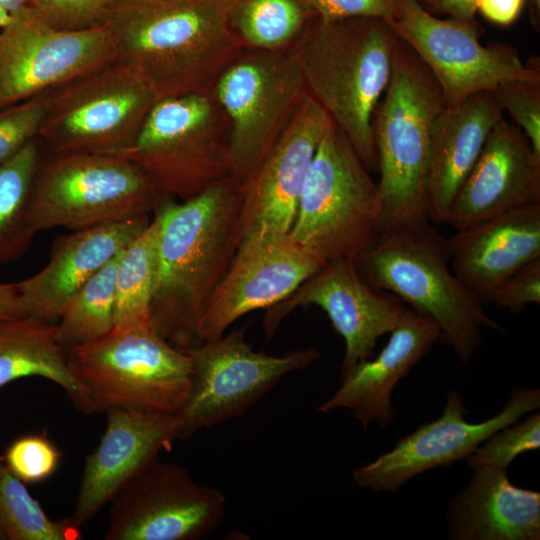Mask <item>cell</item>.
Instances as JSON below:
<instances>
[{
	"instance_id": "60d3db41",
	"label": "cell",
	"mask_w": 540,
	"mask_h": 540,
	"mask_svg": "<svg viewBox=\"0 0 540 540\" xmlns=\"http://www.w3.org/2000/svg\"><path fill=\"white\" fill-rule=\"evenodd\" d=\"M26 315L15 284L0 282V319Z\"/></svg>"
},
{
	"instance_id": "52a82bcc",
	"label": "cell",
	"mask_w": 540,
	"mask_h": 540,
	"mask_svg": "<svg viewBox=\"0 0 540 540\" xmlns=\"http://www.w3.org/2000/svg\"><path fill=\"white\" fill-rule=\"evenodd\" d=\"M330 120L308 170L292 237L325 262L356 260L380 238L378 184Z\"/></svg>"
},
{
	"instance_id": "d4e9b609",
	"label": "cell",
	"mask_w": 540,
	"mask_h": 540,
	"mask_svg": "<svg viewBox=\"0 0 540 540\" xmlns=\"http://www.w3.org/2000/svg\"><path fill=\"white\" fill-rule=\"evenodd\" d=\"M449 502L453 540H539L540 493L513 485L507 470L481 466Z\"/></svg>"
},
{
	"instance_id": "4dcf8cb0",
	"label": "cell",
	"mask_w": 540,
	"mask_h": 540,
	"mask_svg": "<svg viewBox=\"0 0 540 540\" xmlns=\"http://www.w3.org/2000/svg\"><path fill=\"white\" fill-rule=\"evenodd\" d=\"M117 257L70 298L59 317L56 323L58 339L66 351L91 342L114 328Z\"/></svg>"
},
{
	"instance_id": "f1b7e54d",
	"label": "cell",
	"mask_w": 540,
	"mask_h": 540,
	"mask_svg": "<svg viewBox=\"0 0 540 540\" xmlns=\"http://www.w3.org/2000/svg\"><path fill=\"white\" fill-rule=\"evenodd\" d=\"M37 139L0 163V264L24 254L35 235L29 223V197L41 159Z\"/></svg>"
},
{
	"instance_id": "2e32d148",
	"label": "cell",
	"mask_w": 540,
	"mask_h": 540,
	"mask_svg": "<svg viewBox=\"0 0 540 540\" xmlns=\"http://www.w3.org/2000/svg\"><path fill=\"white\" fill-rule=\"evenodd\" d=\"M540 407L538 388H515L503 409L493 417L470 423L469 411L457 390L447 393L442 415L401 438L393 449L356 467L353 480L374 492H394L430 469L467 458L498 430Z\"/></svg>"
},
{
	"instance_id": "8fae6325",
	"label": "cell",
	"mask_w": 540,
	"mask_h": 540,
	"mask_svg": "<svg viewBox=\"0 0 540 540\" xmlns=\"http://www.w3.org/2000/svg\"><path fill=\"white\" fill-rule=\"evenodd\" d=\"M213 94L230 126V174L244 180L264 159L307 93L291 48H243Z\"/></svg>"
},
{
	"instance_id": "6da1fadb",
	"label": "cell",
	"mask_w": 540,
	"mask_h": 540,
	"mask_svg": "<svg viewBox=\"0 0 540 540\" xmlns=\"http://www.w3.org/2000/svg\"><path fill=\"white\" fill-rule=\"evenodd\" d=\"M241 181L228 177L185 201L161 197L158 278L150 322L175 347L197 342L206 305L243 238Z\"/></svg>"
},
{
	"instance_id": "603a6c76",
	"label": "cell",
	"mask_w": 540,
	"mask_h": 540,
	"mask_svg": "<svg viewBox=\"0 0 540 540\" xmlns=\"http://www.w3.org/2000/svg\"><path fill=\"white\" fill-rule=\"evenodd\" d=\"M439 340L440 331L433 320L405 308L376 358L356 364L340 378L339 388L317 407V411L351 410L364 430L373 422L382 428L393 424L395 386Z\"/></svg>"
},
{
	"instance_id": "ffe728a7",
	"label": "cell",
	"mask_w": 540,
	"mask_h": 540,
	"mask_svg": "<svg viewBox=\"0 0 540 540\" xmlns=\"http://www.w3.org/2000/svg\"><path fill=\"white\" fill-rule=\"evenodd\" d=\"M98 446L84 461L70 520L80 528L159 454L183 439L176 414L111 409Z\"/></svg>"
},
{
	"instance_id": "4316f807",
	"label": "cell",
	"mask_w": 540,
	"mask_h": 540,
	"mask_svg": "<svg viewBox=\"0 0 540 540\" xmlns=\"http://www.w3.org/2000/svg\"><path fill=\"white\" fill-rule=\"evenodd\" d=\"M26 377L55 383L87 413L84 394L69 368L56 324L28 315L0 319V390Z\"/></svg>"
},
{
	"instance_id": "7c38bea8",
	"label": "cell",
	"mask_w": 540,
	"mask_h": 540,
	"mask_svg": "<svg viewBox=\"0 0 540 540\" xmlns=\"http://www.w3.org/2000/svg\"><path fill=\"white\" fill-rule=\"evenodd\" d=\"M192 372L187 397L177 412L183 439L196 431L239 417L287 374L320 356L309 347L281 356L254 351L245 329L200 342L185 350Z\"/></svg>"
},
{
	"instance_id": "8d00e7d4",
	"label": "cell",
	"mask_w": 540,
	"mask_h": 540,
	"mask_svg": "<svg viewBox=\"0 0 540 540\" xmlns=\"http://www.w3.org/2000/svg\"><path fill=\"white\" fill-rule=\"evenodd\" d=\"M40 17L58 29L102 24L114 0H32Z\"/></svg>"
},
{
	"instance_id": "44dd1931",
	"label": "cell",
	"mask_w": 540,
	"mask_h": 540,
	"mask_svg": "<svg viewBox=\"0 0 540 540\" xmlns=\"http://www.w3.org/2000/svg\"><path fill=\"white\" fill-rule=\"evenodd\" d=\"M540 203V156L502 117L451 203L446 224L464 229L509 210Z\"/></svg>"
},
{
	"instance_id": "b9f144b4",
	"label": "cell",
	"mask_w": 540,
	"mask_h": 540,
	"mask_svg": "<svg viewBox=\"0 0 540 540\" xmlns=\"http://www.w3.org/2000/svg\"><path fill=\"white\" fill-rule=\"evenodd\" d=\"M451 18L471 21L477 11V0H432Z\"/></svg>"
},
{
	"instance_id": "d590c367",
	"label": "cell",
	"mask_w": 540,
	"mask_h": 540,
	"mask_svg": "<svg viewBox=\"0 0 540 540\" xmlns=\"http://www.w3.org/2000/svg\"><path fill=\"white\" fill-rule=\"evenodd\" d=\"M43 114L42 94L0 110V163L38 138Z\"/></svg>"
},
{
	"instance_id": "f546056e",
	"label": "cell",
	"mask_w": 540,
	"mask_h": 540,
	"mask_svg": "<svg viewBox=\"0 0 540 540\" xmlns=\"http://www.w3.org/2000/svg\"><path fill=\"white\" fill-rule=\"evenodd\" d=\"M315 17L305 0H236L232 27L245 48H290Z\"/></svg>"
},
{
	"instance_id": "8992f818",
	"label": "cell",
	"mask_w": 540,
	"mask_h": 540,
	"mask_svg": "<svg viewBox=\"0 0 540 540\" xmlns=\"http://www.w3.org/2000/svg\"><path fill=\"white\" fill-rule=\"evenodd\" d=\"M66 353L87 414L111 409L177 414L187 397L190 357L163 338L150 321L115 326Z\"/></svg>"
},
{
	"instance_id": "e0dca14e",
	"label": "cell",
	"mask_w": 540,
	"mask_h": 540,
	"mask_svg": "<svg viewBox=\"0 0 540 540\" xmlns=\"http://www.w3.org/2000/svg\"><path fill=\"white\" fill-rule=\"evenodd\" d=\"M325 264L290 232L244 236L206 305L197 342L216 339L243 315L285 300Z\"/></svg>"
},
{
	"instance_id": "4fadbf2b",
	"label": "cell",
	"mask_w": 540,
	"mask_h": 540,
	"mask_svg": "<svg viewBox=\"0 0 540 540\" xmlns=\"http://www.w3.org/2000/svg\"><path fill=\"white\" fill-rule=\"evenodd\" d=\"M396 2L398 14L387 24L429 69L446 107L502 84H540L539 67L524 64L511 48L483 46L471 21L440 19L419 0Z\"/></svg>"
},
{
	"instance_id": "ab89813d",
	"label": "cell",
	"mask_w": 540,
	"mask_h": 540,
	"mask_svg": "<svg viewBox=\"0 0 540 540\" xmlns=\"http://www.w3.org/2000/svg\"><path fill=\"white\" fill-rule=\"evenodd\" d=\"M522 3L523 0H477V10L490 21L507 25L517 18Z\"/></svg>"
},
{
	"instance_id": "7a4b0ae2",
	"label": "cell",
	"mask_w": 540,
	"mask_h": 540,
	"mask_svg": "<svg viewBox=\"0 0 540 540\" xmlns=\"http://www.w3.org/2000/svg\"><path fill=\"white\" fill-rule=\"evenodd\" d=\"M236 0H114L102 24L115 57L158 100L206 93L244 48L231 16Z\"/></svg>"
},
{
	"instance_id": "7bdbcfd3",
	"label": "cell",
	"mask_w": 540,
	"mask_h": 540,
	"mask_svg": "<svg viewBox=\"0 0 540 540\" xmlns=\"http://www.w3.org/2000/svg\"><path fill=\"white\" fill-rule=\"evenodd\" d=\"M0 8L4 9L12 17L38 14L32 0H0Z\"/></svg>"
},
{
	"instance_id": "9c48e42d",
	"label": "cell",
	"mask_w": 540,
	"mask_h": 540,
	"mask_svg": "<svg viewBox=\"0 0 540 540\" xmlns=\"http://www.w3.org/2000/svg\"><path fill=\"white\" fill-rule=\"evenodd\" d=\"M42 95L38 138L56 154L127 150L158 101L140 74L116 57Z\"/></svg>"
},
{
	"instance_id": "7402d4cb",
	"label": "cell",
	"mask_w": 540,
	"mask_h": 540,
	"mask_svg": "<svg viewBox=\"0 0 540 540\" xmlns=\"http://www.w3.org/2000/svg\"><path fill=\"white\" fill-rule=\"evenodd\" d=\"M151 216L72 231L53 244L47 264L15 284L26 315L56 324L70 298L114 260L149 224Z\"/></svg>"
},
{
	"instance_id": "3957f363",
	"label": "cell",
	"mask_w": 540,
	"mask_h": 540,
	"mask_svg": "<svg viewBox=\"0 0 540 540\" xmlns=\"http://www.w3.org/2000/svg\"><path fill=\"white\" fill-rule=\"evenodd\" d=\"M399 37L383 20L314 17L291 45L306 92L378 172L373 116L391 77Z\"/></svg>"
},
{
	"instance_id": "83f0119b",
	"label": "cell",
	"mask_w": 540,
	"mask_h": 540,
	"mask_svg": "<svg viewBox=\"0 0 540 540\" xmlns=\"http://www.w3.org/2000/svg\"><path fill=\"white\" fill-rule=\"evenodd\" d=\"M158 268V223L153 215L145 229L117 257L115 326L150 321Z\"/></svg>"
},
{
	"instance_id": "277c9868",
	"label": "cell",
	"mask_w": 540,
	"mask_h": 540,
	"mask_svg": "<svg viewBox=\"0 0 540 540\" xmlns=\"http://www.w3.org/2000/svg\"><path fill=\"white\" fill-rule=\"evenodd\" d=\"M446 106L433 75L399 38L387 88L373 116L382 233L418 228L429 220L428 174L432 127Z\"/></svg>"
},
{
	"instance_id": "d6a6232c",
	"label": "cell",
	"mask_w": 540,
	"mask_h": 540,
	"mask_svg": "<svg viewBox=\"0 0 540 540\" xmlns=\"http://www.w3.org/2000/svg\"><path fill=\"white\" fill-rule=\"evenodd\" d=\"M540 447V413L521 423L508 425L482 443L467 459L471 468L492 466L506 469L520 454Z\"/></svg>"
},
{
	"instance_id": "f35d334b",
	"label": "cell",
	"mask_w": 540,
	"mask_h": 540,
	"mask_svg": "<svg viewBox=\"0 0 540 540\" xmlns=\"http://www.w3.org/2000/svg\"><path fill=\"white\" fill-rule=\"evenodd\" d=\"M322 21L376 18L388 23L398 14L396 0H305Z\"/></svg>"
},
{
	"instance_id": "5bb4252c",
	"label": "cell",
	"mask_w": 540,
	"mask_h": 540,
	"mask_svg": "<svg viewBox=\"0 0 540 540\" xmlns=\"http://www.w3.org/2000/svg\"><path fill=\"white\" fill-rule=\"evenodd\" d=\"M109 504L106 540H198L219 526L226 498L183 466L157 459Z\"/></svg>"
},
{
	"instance_id": "ac0fdd59",
	"label": "cell",
	"mask_w": 540,
	"mask_h": 540,
	"mask_svg": "<svg viewBox=\"0 0 540 540\" xmlns=\"http://www.w3.org/2000/svg\"><path fill=\"white\" fill-rule=\"evenodd\" d=\"M310 305L327 314L344 340L340 378L372 357L377 340L396 327L405 309L397 297L370 285L354 260L337 259L326 262L288 298L268 308L264 319L267 335L294 309Z\"/></svg>"
},
{
	"instance_id": "cb8c5ba5",
	"label": "cell",
	"mask_w": 540,
	"mask_h": 540,
	"mask_svg": "<svg viewBox=\"0 0 540 540\" xmlns=\"http://www.w3.org/2000/svg\"><path fill=\"white\" fill-rule=\"evenodd\" d=\"M457 277L485 303L515 272L540 257V203L518 207L446 238Z\"/></svg>"
},
{
	"instance_id": "484cf974",
	"label": "cell",
	"mask_w": 540,
	"mask_h": 540,
	"mask_svg": "<svg viewBox=\"0 0 540 540\" xmlns=\"http://www.w3.org/2000/svg\"><path fill=\"white\" fill-rule=\"evenodd\" d=\"M502 109L491 92L475 94L457 106L444 107L432 127L428 203L433 225L446 223L459 187L477 161Z\"/></svg>"
},
{
	"instance_id": "1f68e13d",
	"label": "cell",
	"mask_w": 540,
	"mask_h": 540,
	"mask_svg": "<svg viewBox=\"0 0 540 540\" xmlns=\"http://www.w3.org/2000/svg\"><path fill=\"white\" fill-rule=\"evenodd\" d=\"M0 531L4 540H78L69 519H51L0 457Z\"/></svg>"
},
{
	"instance_id": "f6af8a7d",
	"label": "cell",
	"mask_w": 540,
	"mask_h": 540,
	"mask_svg": "<svg viewBox=\"0 0 540 540\" xmlns=\"http://www.w3.org/2000/svg\"><path fill=\"white\" fill-rule=\"evenodd\" d=\"M535 5L539 8L540 6V0H534Z\"/></svg>"
},
{
	"instance_id": "5b68a950",
	"label": "cell",
	"mask_w": 540,
	"mask_h": 540,
	"mask_svg": "<svg viewBox=\"0 0 540 540\" xmlns=\"http://www.w3.org/2000/svg\"><path fill=\"white\" fill-rule=\"evenodd\" d=\"M355 262L374 288L393 294L433 320L440 331L439 341L463 363L480 349L483 327L505 331L453 272L446 238L432 223L382 233Z\"/></svg>"
},
{
	"instance_id": "bcb514c9",
	"label": "cell",
	"mask_w": 540,
	"mask_h": 540,
	"mask_svg": "<svg viewBox=\"0 0 540 540\" xmlns=\"http://www.w3.org/2000/svg\"><path fill=\"white\" fill-rule=\"evenodd\" d=\"M0 540H4V537H3L2 533H1V531H0Z\"/></svg>"
},
{
	"instance_id": "e575fe53",
	"label": "cell",
	"mask_w": 540,
	"mask_h": 540,
	"mask_svg": "<svg viewBox=\"0 0 540 540\" xmlns=\"http://www.w3.org/2000/svg\"><path fill=\"white\" fill-rule=\"evenodd\" d=\"M491 93L500 108L513 118L536 155L540 156V84L507 83Z\"/></svg>"
},
{
	"instance_id": "30bf717a",
	"label": "cell",
	"mask_w": 540,
	"mask_h": 540,
	"mask_svg": "<svg viewBox=\"0 0 540 540\" xmlns=\"http://www.w3.org/2000/svg\"><path fill=\"white\" fill-rule=\"evenodd\" d=\"M161 195L119 154L65 153L41 158L29 197L35 234L71 231L151 216Z\"/></svg>"
},
{
	"instance_id": "74e56055",
	"label": "cell",
	"mask_w": 540,
	"mask_h": 540,
	"mask_svg": "<svg viewBox=\"0 0 540 540\" xmlns=\"http://www.w3.org/2000/svg\"><path fill=\"white\" fill-rule=\"evenodd\" d=\"M490 303L499 309L520 312L540 303V257L511 275L493 294Z\"/></svg>"
},
{
	"instance_id": "9a60e30c",
	"label": "cell",
	"mask_w": 540,
	"mask_h": 540,
	"mask_svg": "<svg viewBox=\"0 0 540 540\" xmlns=\"http://www.w3.org/2000/svg\"><path fill=\"white\" fill-rule=\"evenodd\" d=\"M115 58L105 24L58 29L38 14L12 17L0 30V110Z\"/></svg>"
},
{
	"instance_id": "836d02e7",
	"label": "cell",
	"mask_w": 540,
	"mask_h": 540,
	"mask_svg": "<svg viewBox=\"0 0 540 540\" xmlns=\"http://www.w3.org/2000/svg\"><path fill=\"white\" fill-rule=\"evenodd\" d=\"M61 454L45 436L29 434L15 439L1 457L6 467L25 484L50 477L59 465Z\"/></svg>"
},
{
	"instance_id": "ee69618b",
	"label": "cell",
	"mask_w": 540,
	"mask_h": 540,
	"mask_svg": "<svg viewBox=\"0 0 540 540\" xmlns=\"http://www.w3.org/2000/svg\"><path fill=\"white\" fill-rule=\"evenodd\" d=\"M11 20L12 16L4 9L0 8V30L4 28Z\"/></svg>"
},
{
	"instance_id": "ba28073f",
	"label": "cell",
	"mask_w": 540,
	"mask_h": 540,
	"mask_svg": "<svg viewBox=\"0 0 540 540\" xmlns=\"http://www.w3.org/2000/svg\"><path fill=\"white\" fill-rule=\"evenodd\" d=\"M230 126L213 91L158 100L126 157L163 197L188 200L231 177Z\"/></svg>"
},
{
	"instance_id": "d6986e66",
	"label": "cell",
	"mask_w": 540,
	"mask_h": 540,
	"mask_svg": "<svg viewBox=\"0 0 540 540\" xmlns=\"http://www.w3.org/2000/svg\"><path fill=\"white\" fill-rule=\"evenodd\" d=\"M330 120L306 93L267 155L241 181L243 237L290 232L308 170Z\"/></svg>"
}]
</instances>
